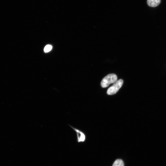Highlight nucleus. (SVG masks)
Returning <instances> with one entry per match:
<instances>
[{"instance_id": "nucleus-1", "label": "nucleus", "mask_w": 166, "mask_h": 166, "mask_svg": "<svg viewBox=\"0 0 166 166\" xmlns=\"http://www.w3.org/2000/svg\"><path fill=\"white\" fill-rule=\"evenodd\" d=\"M117 76L115 74H109L102 80L101 86L102 88H106L110 84L115 83L117 81Z\"/></svg>"}, {"instance_id": "nucleus-2", "label": "nucleus", "mask_w": 166, "mask_h": 166, "mask_svg": "<svg viewBox=\"0 0 166 166\" xmlns=\"http://www.w3.org/2000/svg\"><path fill=\"white\" fill-rule=\"evenodd\" d=\"M123 83V80L120 79L117 80L112 86L108 89L107 94L109 95H113L116 94L122 87Z\"/></svg>"}, {"instance_id": "nucleus-3", "label": "nucleus", "mask_w": 166, "mask_h": 166, "mask_svg": "<svg viewBox=\"0 0 166 166\" xmlns=\"http://www.w3.org/2000/svg\"><path fill=\"white\" fill-rule=\"evenodd\" d=\"M68 125L76 133L78 143H83L86 140V135L83 131L69 124Z\"/></svg>"}, {"instance_id": "nucleus-4", "label": "nucleus", "mask_w": 166, "mask_h": 166, "mask_svg": "<svg viewBox=\"0 0 166 166\" xmlns=\"http://www.w3.org/2000/svg\"><path fill=\"white\" fill-rule=\"evenodd\" d=\"M161 2V0H148L147 3L151 7H155L158 6Z\"/></svg>"}, {"instance_id": "nucleus-5", "label": "nucleus", "mask_w": 166, "mask_h": 166, "mask_svg": "<svg viewBox=\"0 0 166 166\" xmlns=\"http://www.w3.org/2000/svg\"><path fill=\"white\" fill-rule=\"evenodd\" d=\"M112 166H124V165L122 160L117 159L114 162Z\"/></svg>"}, {"instance_id": "nucleus-6", "label": "nucleus", "mask_w": 166, "mask_h": 166, "mask_svg": "<svg viewBox=\"0 0 166 166\" xmlns=\"http://www.w3.org/2000/svg\"><path fill=\"white\" fill-rule=\"evenodd\" d=\"M52 49V46L51 45H48L46 46L44 49V51L45 53H48Z\"/></svg>"}]
</instances>
